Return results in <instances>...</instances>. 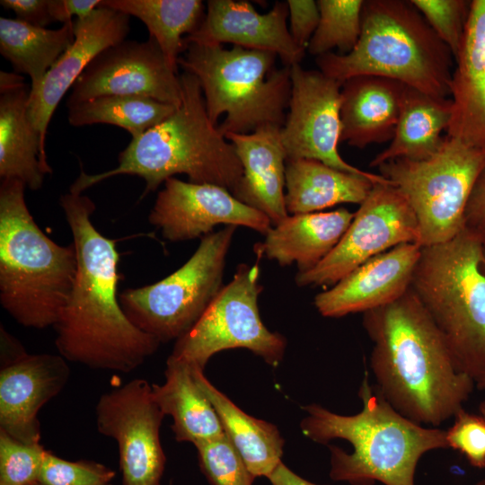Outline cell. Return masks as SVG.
I'll list each match as a JSON object with an SVG mask.
<instances>
[{
    "instance_id": "cell-8",
    "label": "cell",
    "mask_w": 485,
    "mask_h": 485,
    "mask_svg": "<svg viewBox=\"0 0 485 485\" xmlns=\"http://www.w3.org/2000/svg\"><path fill=\"white\" fill-rule=\"evenodd\" d=\"M277 57L239 46L191 43L178 65L198 79L208 117L224 136L248 134L285 123L290 66L276 68Z\"/></svg>"
},
{
    "instance_id": "cell-23",
    "label": "cell",
    "mask_w": 485,
    "mask_h": 485,
    "mask_svg": "<svg viewBox=\"0 0 485 485\" xmlns=\"http://www.w3.org/2000/svg\"><path fill=\"white\" fill-rule=\"evenodd\" d=\"M281 128L269 125L248 134L225 136L234 146L243 170L233 195L266 215L272 225L288 216L285 205L287 154Z\"/></svg>"
},
{
    "instance_id": "cell-29",
    "label": "cell",
    "mask_w": 485,
    "mask_h": 485,
    "mask_svg": "<svg viewBox=\"0 0 485 485\" xmlns=\"http://www.w3.org/2000/svg\"><path fill=\"white\" fill-rule=\"evenodd\" d=\"M190 368L195 381L216 411L225 433L249 471L255 478H268L281 463L283 454L285 441L278 428L246 414L207 380L204 370Z\"/></svg>"
},
{
    "instance_id": "cell-3",
    "label": "cell",
    "mask_w": 485,
    "mask_h": 485,
    "mask_svg": "<svg viewBox=\"0 0 485 485\" xmlns=\"http://www.w3.org/2000/svg\"><path fill=\"white\" fill-rule=\"evenodd\" d=\"M358 397L362 409L354 415H340L315 403L303 407L307 416L300 428L306 437L322 445L344 439L352 445L351 453L329 445L331 479L350 485H415L420 458L448 448L445 430L402 416L370 384L367 372Z\"/></svg>"
},
{
    "instance_id": "cell-32",
    "label": "cell",
    "mask_w": 485,
    "mask_h": 485,
    "mask_svg": "<svg viewBox=\"0 0 485 485\" xmlns=\"http://www.w3.org/2000/svg\"><path fill=\"white\" fill-rule=\"evenodd\" d=\"M66 106L71 126L110 124L122 128L132 138L161 123L177 108L137 95H103Z\"/></svg>"
},
{
    "instance_id": "cell-10",
    "label": "cell",
    "mask_w": 485,
    "mask_h": 485,
    "mask_svg": "<svg viewBox=\"0 0 485 485\" xmlns=\"http://www.w3.org/2000/svg\"><path fill=\"white\" fill-rule=\"evenodd\" d=\"M236 228L225 225L203 236L190 259L158 282L122 291L119 303L131 323L160 343L185 335L224 287Z\"/></svg>"
},
{
    "instance_id": "cell-6",
    "label": "cell",
    "mask_w": 485,
    "mask_h": 485,
    "mask_svg": "<svg viewBox=\"0 0 485 485\" xmlns=\"http://www.w3.org/2000/svg\"><path fill=\"white\" fill-rule=\"evenodd\" d=\"M453 55L410 1L364 2L362 28L347 54L316 57L324 75L341 83L358 75L398 81L431 96H450Z\"/></svg>"
},
{
    "instance_id": "cell-7",
    "label": "cell",
    "mask_w": 485,
    "mask_h": 485,
    "mask_svg": "<svg viewBox=\"0 0 485 485\" xmlns=\"http://www.w3.org/2000/svg\"><path fill=\"white\" fill-rule=\"evenodd\" d=\"M485 242L466 228L421 247L410 290L442 335L459 371L475 384L485 378Z\"/></svg>"
},
{
    "instance_id": "cell-17",
    "label": "cell",
    "mask_w": 485,
    "mask_h": 485,
    "mask_svg": "<svg viewBox=\"0 0 485 485\" xmlns=\"http://www.w3.org/2000/svg\"><path fill=\"white\" fill-rule=\"evenodd\" d=\"M61 355L24 350L1 361L0 430L24 444H40L38 414L68 383L70 367Z\"/></svg>"
},
{
    "instance_id": "cell-42",
    "label": "cell",
    "mask_w": 485,
    "mask_h": 485,
    "mask_svg": "<svg viewBox=\"0 0 485 485\" xmlns=\"http://www.w3.org/2000/svg\"><path fill=\"white\" fill-rule=\"evenodd\" d=\"M101 0H48L49 13L54 22L64 23L73 18L83 19L99 7Z\"/></svg>"
},
{
    "instance_id": "cell-18",
    "label": "cell",
    "mask_w": 485,
    "mask_h": 485,
    "mask_svg": "<svg viewBox=\"0 0 485 485\" xmlns=\"http://www.w3.org/2000/svg\"><path fill=\"white\" fill-rule=\"evenodd\" d=\"M129 15L99 5L91 14L74 21V41L47 73L40 86L30 91L28 115L38 130L42 149L49 121L57 105L88 65L104 49L126 40Z\"/></svg>"
},
{
    "instance_id": "cell-39",
    "label": "cell",
    "mask_w": 485,
    "mask_h": 485,
    "mask_svg": "<svg viewBox=\"0 0 485 485\" xmlns=\"http://www.w3.org/2000/svg\"><path fill=\"white\" fill-rule=\"evenodd\" d=\"M289 32L297 47L305 50L317 29L320 12L313 0H288Z\"/></svg>"
},
{
    "instance_id": "cell-45",
    "label": "cell",
    "mask_w": 485,
    "mask_h": 485,
    "mask_svg": "<svg viewBox=\"0 0 485 485\" xmlns=\"http://www.w3.org/2000/svg\"><path fill=\"white\" fill-rule=\"evenodd\" d=\"M476 387L481 390V391H484L485 392V378H483L482 380H481L480 382H478L476 384Z\"/></svg>"
},
{
    "instance_id": "cell-35",
    "label": "cell",
    "mask_w": 485,
    "mask_h": 485,
    "mask_svg": "<svg viewBox=\"0 0 485 485\" xmlns=\"http://www.w3.org/2000/svg\"><path fill=\"white\" fill-rule=\"evenodd\" d=\"M454 59L460 49L469 16V0H410Z\"/></svg>"
},
{
    "instance_id": "cell-11",
    "label": "cell",
    "mask_w": 485,
    "mask_h": 485,
    "mask_svg": "<svg viewBox=\"0 0 485 485\" xmlns=\"http://www.w3.org/2000/svg\"><path fill=\"white\" fill-rule=\"evenodd\" d=\"M261 290L258 263L238 265L233 279L224 286L196 324L175 341L170 357L204 370L216 353L242 348L278 366L287 340L263 324L258 305Z\"/></svg>"
},
{
    "instance_id": "cell-47",
    "label": "cell",
    "mask_w": 485,
    "mask_h": 485,
    "mask_svg": "<svg viewBox=\"0 0 485 485\" xmlns=\"http://www.w3.org/2000/svg\"><path fill=\"white\" fill-rule=\"evenodd\" d=\"M474 485H485V479H484V480H481V481H479L476 482Z\"/></svg>"
},
{
    "instance_id": "cell-13",
    "label": "cell",
    "mask_w": 485,
    "mask_h": 485,
    "mask_svg": "<svg viewBox=\"0 0 485 485\" xmlns=\"http://www.w3.org/2000/svg\"><path fill=\"white\" fill-rule=\"evenodd\" d=\"M164 417L146 379H132L100 396L97 430L117 443L123 485H161L166 463L160 440Z\"/></svg>"
},
{
    "instance_id": "cell-14",
    "label": "cell",
    "mask_w": 485,
    "mask_h": 485,
    "mask_svg": "<svg viewBox=\"0 0 485 485\" xmlns=\"http://www.w3.org/2000/svg\"><path fill=\"white\" fill-rule=\"evenodd\" d=\"M288 113L280 135L287 159H313L338 170L392 184L348 163L340 154L341 82L320 70L290 66Z\"/></svg>"
},
{
    "instance_id": "cell-25",
    "label": "cell",
    "mask_w": 485,
    "mask_h": 485,
    "mask_svg": "<svg viewBox=\"0 0 485 485\" xmlns=\"http://www.w3.org/2000/svg\"><path fill=\"white\" fill-rule=\"evenodd\" d=\"M354 216L345 207L288 215L270 227L255 251L280 266L295 263L299 273L309 271L336 247Z\"/></svg>"
},
{
    "instance_id": "cell-30",
    "label": "cell",
    "mask_w": 485,
    "mask_h": 485,
    "mask_svg": "<svg viewBox=\"0 0 485 485\" xmlns=\"http://www.w3.org/2000/svg\"><path fill=\"white\" fill-rule=\"evenodd\" d=\"M74 38V21L51 30L16 18H0V53L14 73L30 76L31 91L40 86Z\"/></svg>"
},
{
    "instance_id": "cell-46",
    "label": "cell",
    "mask_w": 485,
    "mask_h": 485,
    "mask_svg": "<svg viewBox=\"0 0 485 485\" xmlns=\"http://www.w3.org/2000/svg\"><path fill=\"white\" fill-rule=\"evenodd\" d=\"M480 412H481V416L482 417V419H483L484 421H485V402H482V403L480 405Z\"/></svg>"
},
{
    "instance_id": "cell-37",
    "label": "cell",
    "mask_w": 485,
    "mask_h": 485,
    "mask_svg": "<svg viewBox=\"0 0 485 485\" xmlns=\"http://www.w3.org/2000/svg\"><path fill=\"white\" fill-rule=\"evenodd\" d=\"M44 447L17 441L0 430V485L38 481Z\"/></svg>"
},
{
    "instance_id": "cell-40",
    "label": "cell",
    "mask_w": 485,
    "mask_h": 485,
    "mask_svg": "<svg viewBox=\"0 0 485 485\" xmlns=\"http://www.w3.org/2000/svg\"><path fill=\"white\" fill-rule=\"evenodd\" d=\"M463 227L485 240V168L479 175L467 202Z\"/></svg>"
},
{
    "instance_id": "cell-19",
    "label": "cell",
    "mask_w": 485,
    "mask_h": 485,
    "mask_svg": "<svg viewBox=\"0 0 485 485\" xmlns=\"http://www.w3.org/2000/svg\"><path fill=\"white\" fill-rule=\"evenodd\" d=\"M288 6L276 2L271 10L260 13L246 1L208 0L198 27L184 38L187 45L231 43L249 49L276 54L287 66L299 64L305 50L294 42L288 26Z\"/></svg>"
},
{
    "instance_id": "cell-2",
    "label": "cell",
    "mask_w": 485,
    "mask_h": 485,
    "mask_svg": "<svg viewBox=\"0 0 485 485\" xmlns=\"http://www.w3.org/2000/svg\"><path fill=\"white\" fill-rule=\"evenodd\" d=\"M373 343L376 388L402 416L434 428L454 418L475 382L458 370L445 341L410 288L399 299L363 313Z\"/></svg>"
},
{
    "instance_id": "cell-48",
    "label": "cell",
    "mask_w": 485,
    "mask_h": 485,
    "mask_svg": "<svg viewBox=\"0 0 485 485\" xmlns=\"http://www.w3.org/2000/svg\"><path fill=\"white\" fill-rule=\"evenodd\" d=\"M28 485H42V484H40V483L38 482V481H35V482L30 483V484H28Z\"/></svg>"
},
{
    "instance_id": "cell-36",
    "label": "cell",
    "mask_w": 485,
    "mask_h": 485,
    "mask_svg": "<svg viewBox=\"0 0 485 485\" xmlns=\"http://www.w3.org/2000/svg\"><path fill=\"white\" fill-rule=\"evenodd\" d=\"M115 471L94 461L60 458L45 449L38 482L42 485H109Z\"/></svg>"
},
{
    "instance_id": "cell-12",
    "label": "cell",
    "mask_w": 485,
    "mask_h": 485,
    "mask_svg": "<svg viewBox=\"0 0 485 485\" xmlns=\"http://www.w3.org/2000/svg\"><path fill=\"white\" fill-rule=\"evenodd\" d=\"M416 215L392 184H374L340 242L316 267L295 275L298 287H332L368 260L403 243H419Z\"/></svg>"
},
{
    "instance_id": "cell-44",
    "label": "cell",
    "mask_w": 485,
    "mask_h": 485,
    "mask_svg": "<svg viewBox=\"0 0 485 485\" xmlns=\"http://www.w3.org/2000/svg\"><path fill=\"white\" fill-rule=\"evenodd\" d=\"M480 268L482 274L485 276V242L482 247L481 258L480 261Z\"/></svg>"
},
{
    "instance_id": "cell-31",
    "label": "cell",
    "mask_w": 485,
    "mask_h": 485,
    "mask_svg": "<svg viewBox=\"0 0 485 485\" xmlns=\"http://www.w3.org/2000/svg\"><path fill=\"white\" fill-rule=\"evenodd\" d=\"M100 5L139 19L176 72L185 50L184 38L198 29L205 16L199 0H101Z\"/></svg>"
},
{
    "instance_id": "cell-26",
    "label": "cell",
    "mask_w": 485,
    "mask_h": 485,
    "mask_svg": "<svg viewBox=\"0 0 485 485\" xmlns=\"http://www.w3.org/2000/svg\"><path fill=\"white\" fill-rule=\"evenodd\" d=\"M285 180L288 215L313 213L344 203L360 205L374 184H387L313 159H287Z\"/></svg>"
},
{
    "instance_id": "cell-49",
    "label": "cell",
    "mask_w": 485,
    "mask_h": 485,
    "mask_svg": "<svg viewBox=\"0 0 485 485\" xmlns=\"http://www.w3.org/2000/svg\"><path fill=\"white\" fill-rule=\"evenodd\" d=\"M109 485H112V484L110 483V484H109Z\"/></svg>"
},
{
    "instance_id": "cell-20",
    "label": "cell",
    "mask_w": 485,
    "mask_h": 485,
    "mask_svg": "<svg viewBox=\"0 0 485 485\" xmlns=\"http://www.w3.org/2000/svg\"><path fill=\"white\" fill-rule=\"evenodd\" d=\"M421 247L403 243L368 260L317 294L315 308L324 317L339 318L394 302L410 287Z\"/></svg>"
},
{
    "instance_id": "cell-4",
    "label": "cell",
    "mask_w": 485,
    "mask_h": 485,
    "mask_svg": "<svg viewBox=\"0 0 485 485\" xmlns=\"http://www.w3.org/2000/svg\"><path fill=\"white\" fill-rule=\"evenodd\" d=\"M181 101L164 120L131 138L118 156L119 164L98 174L81 171L69 191L88 188L117 175H135L145 181L143 198L176 174L189 181L223 187L234 194L243 170L233 144L208 117L198 79L190 73L180 75Z\"/></svg>"
},
{
    "instance_id": "cell-41",
    "label": "cell",
    "mask_w": 485,
    "mask_h": 485,
    "mask_svg": "<svg viewBox=\"0 0 485 485\" xmlns=\"http://www.w3.org/2000/svg\"><path fill=\"white\" fill-rule=\"evenodd\" d=\"M5 9L13 11L16 19L31 25L44 27L53 21L48 7V0H2Z\"/></svg>"
},
{
    "instance_id": "cell-15",
    "label": "cell",
    "mask_w": 485,
    "mask_h": 485,
    "mask_svg": "<svg viewBox=\"0 0 485 485\" xmlns=\"http://www.w3.org/2000/svg\"><path fill=\"white\" fill-rule=\"evenodd\" d=\"M66 105L103 95H137L178 107L181 84L156 41L123 40L101 51L71 88Z\"/></svg>"
},
{
    "instance_id": "cell-5",
    "label": "cell",
    "mask_w": 485,
    "mask_h": 485,
    "mask_svg": "<svg viewBox=\"0 0 485 485\" xmlns=\"http://www.w3.org/2000/svg\"><path fill=\"white\" fill-rule=\"evenodd\" d=\"M26 186L0 184V303L26 328L54 327L77 273L74 243L62 246L47 236L31 215Z\"/></svg>"
},
{
    "instance_id": "cell-22",
    "label": "cell",
    "mask_w": 485,
    "mask_h": 485,
    "mask_svg": "<svg viewBox=\"0 0 485 485\" xmlns=\"http://www.w3.org/2000/svg\"><path fill=\"white\" fill-rule=\"evenodd\" d=\"M30 91L22 75L0 72V178L38 190L52 168L28 115Z\"/></svg>"
},
{
    "instance_id": "cell-38",
    "label": "cell",
    "mask_w": 485,
    "mask_h": 485,
    "mask_svg": "<svg viewBox=\"0 0 485 485\" xmlns=\"http://www.w3.org/2000/svg\"><path fill=\"white\" fill-rule=\"evenodd\" d=\"M448 448L459 451L470 464L485 468V421L463 409L454 417V424L445 430Z\"/></svg>"
},
{
    "instance_id": "cell-27",
    "label": "cell",
    "mask_w": 485,
    "mask_h": 485,
    "mask_svg": "<svg viewBox=\"0 0 485 485\" xmlns=\"http://www.w3.org/2000/svg\"><path fill=\"white\" fill-rule=\"evenodd\" d=\"M452 117L451 98L428 95L406 86L393 138L370 162V167L395 159L423 160L443 143Z\"/></svg>"
},
{
    "instance_id": "cell-34",
    "label": "cell",
    "mask_w": 485,
    "mask_h": 485,
    "mask_svg": "<svg viewBox=\"0 0 485 485\" xmlns=\"http://www.w3.org/2000/svg\"><path fill=\"white\" fill-rule=\"evenodd\" d=\"M195 447L199 467L211 485H252L255 477L225 433Z\"/></svg>"
},
{
    "instance_id": "cell-21",
    "label": "cell",
    "mask_w": 485,
    "mask_h": 485,
    "mask_svg": "<svg viewBox=\"0 0 485 485\" xmlns=\"http://www.w3.org/2000/svg\"><path fill=\"white\" fill-rule=\"evenodd\" d=\"M450 83L446 136L485 150V0H472Z\"/></svg>"
},
{
    "instance_id": "cell-24",
    "label": "cell",
    "mask_w": 485,
    "mask_h": 485,
    "mask_svg": "<svg viewBox=\"0 0 485 485\" xmlns=\"http://www.w3.org/2000/svg\"><path fill=\"white\" fill-rule=\"evenodd\" d=\"M406 85L385 77L358 75L343 82L340 141L357 148L391 141Z\"/></svg>"
},
{
    "instance_id": "cell-28",
    "label": "cell",
    "mask_w": 485,
    "mask_h": 485,
    "mask_svg": "<svg viewBox=\"0 0 485 485\" xmlns=\"http://www.w3.org/2000/svg\"><path fill=\"white\" fill-rule=\"evenodd\" d=\"M163 384H152L153 395L166 415L178 442L194 445L225 433L212 403L195 381L187 364L168 357Z\"/></svg>"
},
{
    "instance_id": "cell-43",
    "label": "cell",
    "mask_w": 485,
    "mask_h": 485,
    "mask_svg": "<svg viewBox=\"0 0 485 485\" xmlns=\"http://www.w3.org/2000/svg\"><path fill=\"white\" fill-rule=\"evenodd\" d=\"M271 485H319L311 482L287 467L282 462L268 477Z\"/></svg>"
},
{
    "instance_id": "cell-33",
    "label": "cell",
    "mask_w": 485,
    "mask_h": 485,
    "mask_svg": "<svg viewBox=\"0 0 485 485\" xmlns=\"http://www.w3.org/2000/svg\"><path fill=\"white\" fill-rule=\"evenodd\" d=\"M320 20L307 50L320 57L338 48L340 54L350 52L357 45L362 28L363 0L316 1Z\"/></svg>"
},
{
    "instance_id": "cell-1",
    "label": "cell",
    "mask_w": 485,
    "mask_h": 485,
    "mask_svg": "<svg viewBox=\"0 0 485 485\" xmlns=\"http://www.w3.org/2000/svg\"><path fill=\"white\" fill-rule=\"evenodd\" d=\"M59 203L72 232L77 273L53 327L58 354L89 368L129 373L161 343L132 324L122 310L117 241L93 225L94 202L83 193L68 191L61 195Z\"/></svg>"
},
{
    "instance_id": "cell-16",
    "label": "cell",
    "mask_w": 485,
    "mask_h": 485,
    "mask_svg": "<svg viewBox=\"0 0 485 485\" xmlns=\"http://www.w3.org/2000/svg\"><path fill=\"white\" fill-rule=\"evenodd\" d=\"M148 221L172 242L202 238L217 225L244 226L263 235L272 226L266 215L242 203L226 189L175 177L164 181Z\"/></svg>"
},
{
    "instance_id": "cell-9",
    "label": "cell",
    "mask_w": 485,
    "mask_h": 485,
    "mask_svg": "<svg viewBox=\"0 0 485 485\" xmlns=\"http://www.w3.org/2000/svg\"><path fill=\"white\" fill-rule=\"evenodd\" d=\"M378 168L413 209L420 245L430 246L447 242L463 230L467 202L485 168V150L445 135L428 158L395 159Z\"/></svg>"
}]
</instances>
